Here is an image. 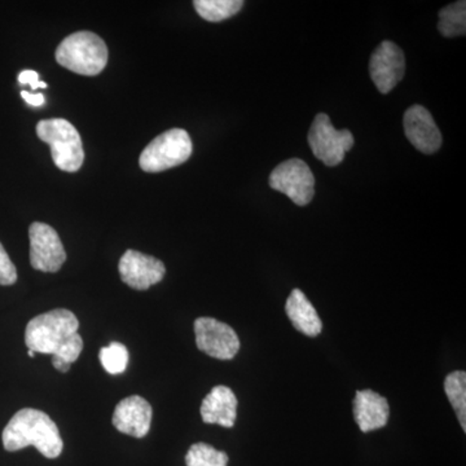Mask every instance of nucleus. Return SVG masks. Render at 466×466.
<instances>
[{
  "instance_id": "1",
  "label": "nucleus",
  "mask_w": 466,
  "mask_h": 466,
  "mask_svg": "<svg viewBox=\"0 0 466 466\" xmlns=\"http://www.w3.org/2000/svg\"><path fill=\"white\" fill-rule=\"evenodd\" d=\"M79 321L72 311L52 309L38 315L27 324V349L39 354L52 355L72 366L84 350V339L78 333Z\"/></svg>"
},
{
  "instance_id": "2",
  "label": "nucleus",
  "mask_w": 466,
  "mask_h": 466,
  "mask_svg": "<svg viewBox=\"0 0 466 466\" xmlns=\"http://www.w3.org/2000/svg\"><path fill=\"white\" fill-rule=\"evenodd\" d=\"M2 440L8 452L34 446L47 459L58 458L64 447L60 431L51 417L33 408H24L9 420Z\"/></svg>"
},
{
  "instance_id": "3",
  "label": "nucleus",
  "mask_w": 466,
  "mask_h": 466,
  "mask_svg": "<svg viewBox=\"0 0 466 466\" xmlns=\"http://www.w3.org/2000/svg\"><path fill=\"white\" fill-rule=\"evenodd\" d=\"M55 56L61 66L76 75L94 76L108 64V47L96 34L78 32L58 45Z\"/></svg>"
},
{
  "instance_id": "4",
  "label": "nucleus",
  "mask_w": 466,
  "mask_h": 466,
  "mask_svg": "<svg viewBox=\"0 0 466 466\" xmlns=\"http://www.w3.org/2000/svg\"><path fill=\"white\" fill-rule=\"evenodd\" d=\"M36 135L51 147L52 158L61 171L76 173L85 161L84 144L75 126L63 118L43 119Z\"/></svg>"
},
{
  "instance_id": "5",
  "label": "nucleus",
  "mask_w": 466,
  "mask_h": 466,
  "mask_svg": "<svg viewBox=\"0 0 466 466\" xmlns=\"http://www.w3.org/2000/svg\"><path fill=\"white\" fill-rule=\"evenodd\" d=\"M193 152L191 137L183 128L159 135L143 150L139 165L146 173H161L188 161Z\"/></svg>"
},
{
  "instance_id": "6",
  "label": "nucleus",
  "mask_w": 466,
  "mask_h": 466,
  "mask_svg": "<svg viewBox=\"0 0 466 466\" xmlns=\"http://www.w3.org/2000/svg\"><path fill=\"white\" fill-rule=\"evenodd\" d=\"M309 144L315 157L327 167H337L354 146V137L349 130L334 128L329 116L320 113L309 128Z\"/></svg>"
},
{
  "instance_id": "7",
  "label": "nucleus",
  "mask_w": 466,
  "mask_h": 466,
  "mask_svg": "<svg viewBox=\"0 0 466 466\" xmlns=\"http://www.w3.org/2000/svg\"><path fill=\"white\" fill-rule=\"evenodd\" d=\"M269 186L275 191L284 193L299 207H306L315 195V177L311 168L299 158H291L269 175Z\"/></svg>"
},
{
  "instance_id": "8",
  "label": "nucleus",
  "mask_w": 466,
  "mask_h": 466,
  "mask_svg": "<svg viewBox=\"0 0 466 466\" xmlns=\"http://www.w3.org/2000/svg\"><path fill=\"white\" fill-rule=\"evenodd\" d=\"M196 345L208 357L231 360L240 350L238 333L228 324L213 318H198L195 321Z\"/></svg>"
},
{
  "instance_id": "9",
  "label": "nucleus",
  "mask_w": 466,
  "mask_h": 466,
  "mask_svg": "<svg viewBox=\"0 0 466 466\" xmlns=\"http://www.w3.org/2000/svg\"><path fill=\"white\" fill-rule=\"evenodd\" d=\"M30 263L42 272H57L66 260L57 232L46 223L34 222L29 228Z\"/></svg>"
},
{
  "instance_id": "10",
  "label": "nucleus",
  "mask_w": 466,
  "mask_h": 466,
  "mask_svg": "<svg viewBox=\"0 0 466 466\" xmlns=\"http://www.w3.org/2000/svg\"><path fill=\"white\" fill-rule=\"evenodd\" d=\"M406 72V57L395 43L382 42L370 57V73L381 94L392 91Z\"/></svg>"
},
{
  "instance_id": "11",
  "label": "nucleus",
  "mask_w": 466,
  "mask_h": 466,
  "mask_svg": "<svg viewBox=\"0 0 466 466\" xmlns=\"http://www.w3.org/2000/svg\"><path fill=\"white\" fill-rule=\"evenodd\" d=\"M118 271L122 281L137 290L149 289L167 274L161 260L137 250L126 251L119 260Z\"/></svg>"
},
{
  "instance_id": "12",
  "label": "nucleus",
  "mask_w": 466,
  "mask_h": 466,
  "mask_svg": "<svg viewBox=\"0 0 466 466\" xmlns=\"http://www.w3.org/2000/svg\"><path fill=\"white\" fill-rule=\"evenodd\" d=\"M407 139L420 152L431 155L441 146V134L433 116L421 106H413L404 115Z\"/></svg>"
},
{
  "instance_id": "13",
  "label": "nucleus",
  "mask_w": 466,
  "mask_h": 466,
  "mask_svg": "<svg viewBox=\"0 0 466 466\" xmlns=\"http://www.w3.org/2000/svg\"><path fill=\"white\" fill-rule=\"evenodd\" d=\"M113 425L122 434L144 438L148 434L152 422V407L142 397L126 398L116 404L113 413Z\"/></svg>"
},
{
  "instance_id": "14",
  "label": "nucleus",
  "mask_w": 466,
  "mask_h": 466,
  "mask_svg": "<svg viewBox=\"0 0 466 466\" xmlns=\"http://www.w3.org/2000/svg\"><path fill=\"white\" fill-rule=\"evenodd\" d=\"M354 417L363 433L381 429L390 417L389 401L370 389L358 391L354 400Z\"/></svg>"
},
{
  "instance_id": "15",
  "label": "nucleus",
  "mask_w": 466,
  "mask_h": 466,
  "mask_svg": "<svg viewBox=\"0 0 466 466\" xmlns=\"http://www.w3.org/2000/svg\"><path fill=\"white\" fill-rule=\"evenodd\" d=\"M200 410L205 424L233 428L238 416V398L227 386H216L202 400Z\"/></svg>"
},
{
  "instance_id": "16",
  "label": "nucleus",
  "mask_w": 466,
  "mask_h": 466,
  "mask_svg": "<svg viewBox=\"0 0 466 466\" xmlns=\"http://www.w3.org/2000/svg\"><path fill=\"white\" fill-rule=\"evenodd\" d=\"M285 311L293 327L300 333L309 337H317L323 330V323L319 318L317 309L302 290L291 291L285 305Z\"/></svg>"
},
{
  "instance_id": "17",
  "label": "nucleus",
  "mask_w": 466,
  "mask_h": 466,
  "mask_svg": "<svg viewBox=\"0 0 466 466\" xmlns=\"http://www.w3.org/2000/svg\"><path fill=\"white\" fill-rule=\"evenodd\" d=\"M193 5L204 20L219 23L238 14L244 2L241 0H195Z\"/></svg>"
},
{
  "instance_id": "18",
  "label": "nucleus",
  "mask_w": 466,
  "mask_h": 466,
  "mask_svg": "<svg viewBox=\"0 0 466 466\" xmlns=\"http://www.w3.org/2000/svg\"><path fill=\"white\" fill-rule=\"evenodd\" d=\"M438 30L446 38L464 35L466 33V3L464 0L441 9Z\"/></svg>"
},
{
  "instance_id": "19",
  "label": "nucleus",
  "mask_w": 466,
  "mask_h": 466,
  "mask_svg": "<svg viewBox=\"0 0 466 466\" xmlns=\"http://www.w3.org/2000/svg\"><path fill=\"white\" fill-rule=\"evenodd\" d=\"M444 391L449 397L450 403L456 410L462 431H466V373L456 370L446 377Z\"/></svg>"
},
{
  "instance_id": "20",
  "label": "nucleus",
  "mask_w": 466,
  "mask_h": 466,
  "mask_svg": "<svg viewBox=\"0 0 466 466\" xmlns=\"http://www.w3.org/2000/svg\"><path fill=\"white\" fill-rule=\"evenodd\" d=\"M187 466H227L228 456L207 443L193 444L186 456Z\"/></svg>"
},
{
  "instance_id": "21",
  "label": "nucleus",
  "mask_w": 466,
  "mask_h": 466,
  "mask_svg": "<svg viewBox=\"0 0 466 466\" xmlns=\"http://www.w3.org/2000/svg\"><path fill=\"white\" fill-rule=\"evenodd\" d=\"M100 363L109 375H121L127 368L128 351L122 343L112 342L106 348L101 349Z\"/></svg>"
},
{
  "instance_id": "22",
  "label": "nucleus",
  "mask_w": 466,
  "mask_h": 466,
  "mask_svg": "<svg viewBox=\"0 0 466 466\" xmlns=\"http://www.w3.org/2000/svg\"><path fill=\"white\" fill-rule=\"evenodd\" d=\"M17 281V271L12 260L9 259L7 251L0 244V285H14Z\"/></svg>"
},
{
  "instance_id": "23",
  "label": "nucleus",
  "mask_w": 466,
  "mask_h": 466,
  "mask_svg": "<svg viewBox=\"0 0 466 466\" xmlns=\"http://www.w3.org/2000/svg\"><path fill=\"white\" fill-rule=\"evenodd\" d=\"M18 82H20L21 85L32 86L33 90L47 87L46 82L39 81V75L34 72V70H24V72H21L20 76H18Z\"/></svg>"
},
{
  "instance_id": "24",
  "label": "nucleus",
  "mask_w": 466,
  "mask_h": 466,
  "mask_svg": "<svg viewBox=\"0 0 466 466\" xmlns=\"http://www.w3.org/2000/svg\"><path fill=\"white\" fill-rule=\"evenodd\" d=\"M21 96L24 97V100L26 101L29 106H42L43 104L46 103L45 96L42 94H30V92L23 91L21 92Z\"/></svg>"
},
{
  "instance_id": "25",
  "label": "nucleus",
  "mask_w": 466,
  "mask_h": 466,
  "mask_svg": "<svg viewBox=\"0 0 466 466\" xmlns=\"http://www.w3.org/2000/svg\"><path fill=\"white\" fill-rule=\"evenodd\" d=\"M27 355H29L30 358L35 357V352L32 351V350H27Z\"/></svg>"
}]
</instances>
